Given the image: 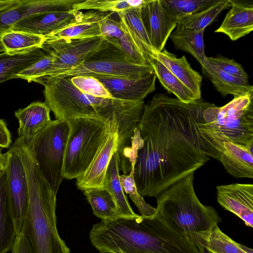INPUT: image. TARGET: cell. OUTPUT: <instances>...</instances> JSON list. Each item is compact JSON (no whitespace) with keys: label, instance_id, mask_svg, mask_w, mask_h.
Returning <instances> with one entry per match:
<instances>
[{"label":"cell","instance_id":"484cf974","mask_svg":"<svg viewBox=\"0 0 253 253\" xmlns=\"http://www.w3.org/2000/svg\"><path fill=\"white\" fill-rule=\"evenodd\" d=\"M46 55L41 48L31 52L10 55L0 53V84L7 80L17 78V75Z\"/></svg>","mask_w":253,"mask_h":253},{"label":"cell","instance_id":"30bf717a","mask_svg":"<svg viewBox=\"0 0 253 253\" xmlns=\"http://www.w3.org/2000/svg\"><path fill=\"white\" fill-rule=\"evenodd\" d=\"M7 152L6 189L17 235L21 232L28 208V184L23 163L15 148L12 145Z\"/></svg>","mask_w":253,"mask_h":253},{"label":"cell","instance_id":"6da1fadb","mask_svg":"<svg viewBox=\"0 0 253 253\" xmlns=\"http://www.w3.org/2000/svg\"><path fill=\"white\" fill-rule=\"evenodd\" d=\"M202 98L186 103L164 93L145 105L134 135V179L142 197H155L219 154L203 124Z\"/></svg>","mask_w":253,"mask_h":253},{"label":"cell","instance_id":"f546056e","mask_svg":"<svg viewBox=\"0 0 253 253\" xmlns=\"http://www.w3.org/2000/svg\"><path fill=\"white\" fill-rule=\"evenodd\" d=\"M82 0H22L20 5L22 19L27 17L71 10Z\"/></svg>","mask_w":253,"mask_h":253},{"label":"cell","instance_id":"603a6c76","mask_svg":"<svg viewBox=\"0 0 253 253\" xmlns=\"http://www.w3.org/2000/svg\"><path fill=\"white\" fill-rule=\"evenodd\" d=\"M6 169L0 174V253L11 251L17 236L6 189Z\"/></svg>","mask_w":253,"mask_h":253},{"label":"cell","instance_id":"e0dca14e","mask_svg":"<svg viewBox=\"0 0 253 253\" xmlns=\"http://www.w3.org/2000/svg\"><path fill=\"white\" fill-rule=\"evenodd\" d=\"M229 1L231 8L215 32L223 33L235 41L253 31V2L242 0Z\"/></svg>","mask_w":253,"mask_h":253},{"label":"cell","instance_id":"2e32d148","mask_svg":"<svg viewBox=\"0 0 253 253\" xmlns=\"http://www.w3.org/2000/svg\"><path fill=\"white\" fill-rule=\"evenodd\" d=\"M111 12L92 10L85 12L81 11L69 25L45 36V41H69L102 37L100 22Z\"/></svg>","mask_w":253,"mask_h":253},{"label":"cell","instance_id":"7402d4cb","mask_svg":"<svg viewBox=\"0 0 253 253\" xmlns=\"http://www.w3.org/2000/svg\"><path fill=\"white\" fill-rule=\"evenodd\" d=\"M141 7H131L117 14L123 30L138 49L146 57H154L157 53L151 45L143 25Z\"/></svg>","mask_w":253,"mask_h":253},{"label":"cell","instance_id":"bcb514c9","mask_svg":"<svg viewBox=\"0 0 253 253\" xmlns=\"http://www.w3.org/2000/svg\"><path fill=\"white\" fill-rule=\"evenodd\" d=\"M147 0H127L130 7H138L143 5Z\"/></svg>","mask_w":253,"mask_h":253},{"label":"cell","instance_id":"4fadbf2b","mask_svg":"<svg viewBox=\"0 0 253 253\" xmlns=\"http://www.w3.org/2000/svg\"><path fill=\"white\" fill-rule=\"evenodd\" d=\"M212 136L218 143L219 161L227 172L236 178H253V146L237 144L221 134L213 133Z\"/></svg>","mask_w":253,"mask_h":253},{"label":"cell","instance_id":"ee69618b","mask_svg":"<svg viewBox=\"0 0 253 253\" xmlns=\"http://www.w3.org/2000/svg\"><path fill=\"white\" fill-rule=\"evenodd\" d=\"M21 2L22 0H0V11L18 7Z\"/></svg>","mask_w":253,"mask_h":253},{"label":"cell","instance_id":"74e56055","mask_svg":"<svg viewBox=\"0 0 253 253\" xmlns=\"http://www.w3.org/2000/svg\"><path fill=\"white\" fill-rule=\"evenodd\" d=\"M105 40L108 42L120 49L126 57L134 63L142 65L148 62L146 56L138 49L125 33L120 38L105 39Z\"/></svg>","mask_w":253,"mask_h":253},{"label":"cell","instance_id":"cb8c5ba5","mask_svg":"<svg viewBox=\"0 0 253 253\" xmlns=\"http://www.w3.org/2000/svg\"><path fill=\"white\" fill-rule=\"evenodd\" d=\"M117 153H115L108 167L104 182V189L111 196L118 211L122 218H132L138 214L131 208L126 198L119 177Z\"/></svg>","mask_w":253,"mask_h":253},{"label":"cell","instance_id":"8992f818","mask_svg":"<svg viewBox=\"0 0 253 253\" xmlns=\"http://www.w3.org/2000/svg\"><path fill=\"white\" fill-rule=\"evenodd\" d=\"M69 132L68 122L51 121L34 138V157L43 177L56 195L64 179L65 152Z\"/></svg>","mask_w":253,"mask_h":253},{"label":"cell","instance_id":"277c9868","mask_svg":"<svg viewBox=\"0 0 253 253\" xmlns=\"http://www.w3.org/2000/svg\"><path fill=\"white\" fill-rule=\"evenodd\" d=\"M69 132L65 152L63 174L72 179L87 169L103 143L108 120L79 118L68 122Z\"/></svg>","mask_w":253,"mask_h":253},{"label":"cell","instance_id":"5bb4252c","mask_svg":"<svg viewBox=\"0 0 253 253\" xmlns=\"http://www.w3.org/2000/svg\"><path fill=\"white\" fill-rule=\"evenodd\" d=\"M217 200L225 210L253 227V185L232 183L216 186Z\"/></svg>","mask_w":253,"mask_h":253},{"label":"cell","instance_id":"4dcf8cb0","mask_svg":"<svg viewBox=\"0 0 253 253\" xmlns=\"http://www.w3.org/2000/svg\"><path fill=\"white\" fill-rule=\"evenodd\" d=\"M229 7V0H219L201 12L179 18L177 24L198 31H205L222 11Z\"/></svg>","mask_w":253,"mask_h":253},{"label":"cell","instance_id":"f1b7e54d","mask_svg":"<svg viewBox=\"0 0 253 253\" xmlns=\"http://www.w3.org/2000/svg\"><path fill=\"white\" fill-rule=\"evenodd\" d=\"M94 214L101 220L122 218L111 195L105 190L89 188L83 191Z\"/></svg>","mask_w":253,"mask_h":253},{"label":"cell","instance_id":"60d3db41","mask_svg":"<svg viewBox=\"0 0 253 253\" xmlns=\"http://www.w3.org/2000/svg\"><path fill=\"white\" fill-rule=\"evenodd\" d=\"M19 6L0 11V35L11 30L13 27L22 19Z\"/></svg>","mask_w":253,"mask_h":253},{"label":"cell","instance_id":"7a4b0ae2","mask_svg":"<svg viewBox=\"0 0 253 253\" xmlns=\"http://www.w3.org/2000/svg\"><path fill=\"white\" fill-rule=\"evenodd\" d=\"M194 174L190 173L160 194L155 215L188 238L201 253H210V236L222 219L214 208L199 201L194 188Z\"/></svg>","mask_w":253,"mask_h":253},{"label":"cell","instance_id":"e575fe53","mask_svg":"<svg viewBox=\"0 0 253 253\" xmlns=\"http://www.w3.org/2000/svg\"><path fill=\"white\" fill-rule=\"evenodd\" d=\"M131 8L127 0H82L75 4L72 9L76 11L92 10L100 12L117 13Z\"/></svg>","mask_w":253,"mask_h":253},{"label":"cell","instance_id":"d6a6232c","mask_svg":"<svg viewBox=\"0 0 253 253\" xmlns=\"http://www.w3.org/2000/svg\"><path fill=\"white\" fill-rule=\"evenodd\" d=\"M135 161L131 164V169L127 175H120V180L124 192L129 195L130 198L138 208L141 215L152 218L155 216L156 209L147 204L138 193L134 179Z\"/></svg>","mask_w":253,"mask_h":253},{"label":"cell","instance_id":"3957f363","mask_svg":"<svg viewBox=\"0 0 253 253\" xmlns=\"http://www.w3.org/2000/svg\"><path fill=\"white\" fill-rule=\"evenodd\" d=\"M19 156L29 189V206L20 232L28 240L34 253H71L57 228L56 195L40 170L33 150H24Z\"/></svg>","mask_w":253,"mask_h":253},{"label":"cell","instance_id":"7dc6e473","mask_svg":"<svg viewBox=\"0 0 253 253\" xmlns=\"http://www.w3.org/2000/svg\"><path fill=\"white\" fill-rule=\"evenodd\" d=\"M5 52V49H4V48L0 40V52Z\"/></svg>","mask_w":253,"mask_h":253},{"label":"cell","instance_id":"9c48e42d","mask_svg":"<svg viewBox=\"0 0 253 253\" xmlns=\"http://www.w3.org/2000/svg\"><path fill=\"white\" fill-rule=\"evenodd\" d=\"M108 43L103 37L69 41H44L41 48L54 58L53 70L37 83L41 84L44 80L54 74L80 64L93 54L107 46Z\"/></svg>","mask_w":253,"mask_h":253},{"label":"cell","instance_id":"44dd1931","mask_svg":"<svg viewBox=\"0 0 253 253\" xmlns=\"http://www.w3.org/2000/svg\"><path fill=\"white\" fill-rule=\"evenodd\" d=\"M201 65L204 75L212 83L222 96L228 94L234 98L253 93V86L249 81L228 74L210 64L207 60Z\"/></svg>","mask_w":253,"mask_h":253},{"label":"cell","instance_id":"83f0119b","mask_svg":"<svg viewBox=\"0 0 253 253\" xmlns=\"http://www.w3.org/2000/svg\"><path fill=\"white\" fill-rule=\"evenodd\" d=\"M147 60L152 66L156 77L169 93L186 103L196 100L191 92L162 63L153 57H147Z\"/></svg>","mask_w":253,"mask_h":253},{"label":"cell","instance_id":"f35d334b","mask_svg":"<svg viewBox=\"0 0 253 253\" xmlns=\"http://www.w3.org/2000/svg\"><path fill=\"white\" fill-rule=\"evenodd\" d=\"M207 60L210 64L221 71L233 76L248 81L247 73L242 65L234 59L218 55L214 57H207Z\"/></svg>","mask_w":253,"mask_h":253},{"label":"cell","instance_id":"ffe728a7","mask_svg":"<svg viewBox=\"0 0 253 253\" xmlns=\"http://www.w3.org/2000/svg\"><path fill=\"white\" fill-rule=\"evenodd\" d=\"M50 110L46 103L37 101L15 112L19 122V137L34 138L50 122Z\"/></svg>","mask_w":253,"mask_h":253},{"label":"cell","instance_id":"7c38bea8","mask_svg":"<svg viewBox=\"0 0 253 253\" xmlns=\"http://www.w3.org/2000/svg\"><path fill=\"white\" fill-rule=\"evenodd\" d=\"M141 15L152 46L157 53L162 51L178 18L161 0H147L141 7Z\"/></svg>","mask_w":253,"mask_h":253},{"label":"cell","instance_id":"d4e9b609","mask_svg":"<svg viewBox=\"0 0 253 253\" xmlns=\"http://www.w3.org/2000/svg\"><path fill=\"white\" fill-rule=\"evenodd\" d=\"M169 36L176 49L191 54L200 64L206 59L204 42L205 31H198L177 24Z\"/></svg>","mask_w":253,"mask_h":253},{"label":"cell","instance_id":"9a60e30c","mask_svg":"<svg viewBox=\"0 0 253 253\" xmlns=\"http://www.w3.org/2000/svg\"><path fill=\"white\" fill-rule=\"evenodd\" d=\"M94 77L103 84L112 97L116 99L141 101L156 89L157 77L154 71L137 79L108 76Z\"/></svg>","mask_w":253,"mask_h":253},{"label":"cell","instance_id":"d590c367","mask_svg":"<svg viewBox=\"0 0 253 253\" xmlns=\"http://www.w3.org/2000/svg\"><path fill=\"white\" fill-rule=\"evenodd\" d=\"M70 78L73 85L82 93L97 97L113 98L103 84L95 77L79 76Z\"/></svg>","mask_w":253,"mask_h":253},{"label":"cell","instance_id":"f6af8a7d","mask_svg":"<svg viewBox=\"0 0 253 253\" xmlns=\"http://www.w3.org/2000/svg\"><path fill=\"white\" fill-rule=\"evenodd\" d=\"M8 153L2 154L0 151V174L6 169L8 161Z\"/></svg>","mask_w":253,"mask_h":253},{"label":"cell","instance_id":"ba28073f","mask_svg":"<svg viewBox=\"0 0 253 253\" xmlns=\"http://www.w3.org/2000/svg\"><path fill=\"white\" fill-rule=\"evenodd\" d=\"M42 84L44 86V102L56 119L67 122L79 118L107 121L96 112L89 95L78 89L70 77H50Z\"/></svg>","mask_w":253,"mask_h":253},{"label":"cell","instance_id":"8d00e7d4","mask_svg":"<svg viewBox=\"0 0 253 253\" xmlns=\"http://www.w3.org/2000/svg\"><path fill=\"white\" fill-rule=\"evenodd\" d=\"M54 58L47 54L39 61L17 75L20 78L31 82H37L53 70Z\"/></svg>","mask_w":253,"mask_h":253},{"label":"cell","instance_id":"d6986e66","mask_svg":"<svg viewBox=\"0 0 253 253\" xmlns=\"http://www.w3.org/2000/svg\"><path fill=\"white\" fill-rule=\"evenodd\" d=\"M153 57L165 65L191 92L196 100L201 98L202 76L191 68L185 56L177 58L164 49Z\"/></svg>","mask_w":253,"mask_h":253},{"label":"cell","instance_id":"52a82bcc","mask_svg":"<svg viewBox=\"0 0 253 253\" xmlns=\"http://www.w3.org/2000/svg\"><path fill=\"white\" fill-rule=\"evenodd\" d=\"M108 43L107 46L97 51L80 64L50 77L86 76L137 79L154 71L149 62L142 65L135 64L120 49Z\"/></svg>","mask_w":253,"mask_h":253},{"label":"cell","instance_id":"ac0fdd59","mask_svg":"<svg viewBox=\"0 0 253 253\" xmlns=\"http://www.w3.org/2000/svg\"><path fill=\"white\" fill-rule=\"evenodd\" d=\"M81 11L72 9L27 17L19 21L11 30L45 37L69 25Z\"/></svg>","mask_w":253,"mask_h":253},{"label":"cell","instance_id":"ab89813d","mask_svg":"<svg viewBox=\"0 0 253 253\" xmlns=\"http://www.w3.org/2000/svg\"><path fill=\"white\" fill-rule=\"evenodd\" d=\"M114 13L111 12L100 22L101 36L105 39H119L125 34L119 19L117 20L113 18Z\"/></svg>","mask_w":253,"mask_h":253},{"label":"cell","instance_id":"b9f144b4","mask_svg":"<svg viewBox=\"0 0 253 253\" xmlns=\"http://www.w3.org/2000/svg\"><path fill=\"white\" fill-rule=\"evenodd\" d=\"M11 251V253H34L28 240L22 232L17 235Z\"/></svg>","mask_w":253,"mask_h":253},{"label":"cell","instance_id":"7bdbcfd3","mask_svg":"<svg viewBox=\"0 0 253 253\" xmlns=\"http://www.w3.org/2000/svg\"><path fill=\"white\" fill-rule=\"evenodd\" d=\"M11 143V136L6 124L0 119V147L8 148Z\"/></svg>","mask_w":253,"mask_h":253},{"label":"cell","instance_id":"8fae6325","mask_svg":"<svg viewBox=\"0 0 253 253\" xmlns=\"http://www.w3.org/2000/svg\"><path fill=\"white\" fill-rule=\"evenodd\" d=\"M108 130L103 143L87 169L76 178L77 187L83 191L89 188L104 189L106 172L118 146V124L115 115L108 120Z\"/></svg>","mask_w":253,"mask_h":253},{"label":"cell","instance_id":"5b68a950","mask_svg":"<svg viewBox=\"0 0 253 253\" xmlns=\"http://www.w3.org/2000/svg\"><path fill=\"white\" fill-rule=\"evenodd\" d=\"M204 126L237 144L253 146V93L234 98L222 107L214 104L203 113Z\"/></svg>","mask_w":253,"mask_h":253},{"label":"cell","instance_id":"4316f807","mask_svg":"<svg viewBox=\"0 0 253 253\" xmlns=\"http://www.w3.org/2000/svg\"><path fill=\"white\" fill-rule=\"evenodd\" d=\"M0 40L5 52L14 55L28 53L41 48L45 38L41 35L11 30L0 35Z\"/></svg>","mask_w":253,"mask_h":253},{"label":"cell","instance_id":"836d02e7","mask_svg":"<svg viewBox=\"0 0 253 253\" xmlns=\"http://www.w3.org/2000/svg\"><path fill=\"white\" fill-rule=\"evenodd\" d=\"M162 3L178 19L201 12L219 0H161Z\"/></svg>","mask_w":253,"mask_h":253},{"label":"cell","instance_id":"1f68e13d","mask_svg":"<svg viewBox=\"0 0 253 253\" xmlns=\"http://www.w3.org/2000/svg\"><path fill=\"white\" fill-rule=\"evenodd\" d=\"M208 251L210 253H253L252 249L236 242L224 233L218 225L210 236Z\"/></svg>","mask_w":253,"mask_h":253}]
</instances>
